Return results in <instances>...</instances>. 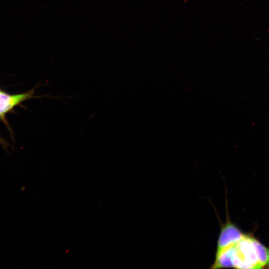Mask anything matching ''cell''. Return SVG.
I'll list each match as a JSON object with an SVG mask.
<instances>
[{"label": "cell", "instance_id": "cell-3", "mask_svg": "<svg viewBox=\"0 0 269 269\" xmlns=\"http://www.w3.org/2000/svg\"><path fill=\"white\" fill-rule=\"evenodd\" d=\"M29 94L9 95L0 91V116L29 97Z\"/></svg>", "mask_w": 269, "mask_h": 269}, {"label": "cell", "instance_id": "cell-4", "mask_svg": "<svg viewBox=\"0 0 269 269\" xmlns=\"http://www.w3.org/2000/svg\"><path fill=\"white\" fill-rule=\"evenodd\" d=\"M253 243L259 264L262 268L267 264L269 260V250L254 238H253Z\"/></svg>", "mask_w": 269, "mask_h": 269}, {"label": "cell", "instance_id": "cell-1", "mask_svg": "<svg viewBox=\"0 0 269 269\" xmlns=\"http://www.w3.org/2000/svg\"><path fill=\"white\" fill-rule=\"evenodd\" d=\"M232 268L236 269L261 268L253 243V237L244 234L231 246Z\"/></svg>", "mask_w": 269, "mask_h": 269}, {"label": "cell", "instance_id": "cell-2", "mask_svg": "<svg viewBox=\"0 0 269 269\" xmlns=\"http://www.w3.org/2000/svg\"><path fill=\"white\" fill-rule=\"evenodd\" d=\"M244 235L235 224L228 219L221 226L217 241V250L235 244Z\"/></svg>", "mask_w": 269, "mask_h": 269}, {"label": "cell", "instance_id": "cell-5", "mask_svg": "<svg viewBox=\"0 0 269 269\" xmlns=\"http://www.w3.org/2000/svg\"><path fill=\"white\" fill-rule=\"evenodd\" d=\"M267 264H268V266H269V261H268V263H267Z\"/></svg>", "mask_w": 269, "mask_h": 269}]
</instances>
